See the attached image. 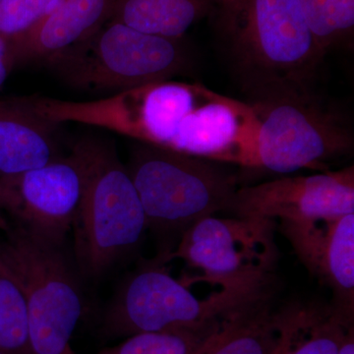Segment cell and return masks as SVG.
<instances>
[{
	"mask_svg": "<svg viewBox=\"0 0 354 354\" xmlns=\"http://www.w3.org/2000/svg\"><path fill=\"white\" fill-rule=\"evenodd\" d=\"M55 122L104 128L174 152L253 169L259 121L247 102L197 83L165 80L94 101L44 97Z\"/></svg>",
	"mask_w": 354,
	"mask_h": 354,
	"instance_id": "cell-1",
	"label": "cell"
},
{
	"mask_svg": "<svg viewBox=\"0 0 354 354\" xmlns=\"http://www.w3.org/2000/svg\"><path fill=\"white\" fill-rule=\"evenodd\" d=\"M225 19L248 101L315 90L327 53L297 0H241Z\"/></svg>",
	"mask_w": 354,
	"mask_h": 354,
	"instance_id": "cell-2",
	"label": "cell"
},
{
	"mask_svg": "<svg viewBox=\"0 0 354 354\" xmlns=\"http://www.w3.org/2000/svg\"><path fill=\"white\" fill-rule=\"evenodd\" d=\"M78 144L86 181L72 227L74 249L83 274L99 278L138 245L148 225L127 165L113 147L92 138Z\"/></svg>",
	"mask_w": 354,
	"mask_h": 354,
	"instance_id": "cell-3",
	"label": "cell"
},
{
	"mask_svg": "<svg viewBox=\"0 0 354 354\" xmlns=\"http://www.w3.org/2000/svg\"><path fill=\"white\" fill-rule=\"evenodd\" d=\"M218 164L148 144L137 146L127 167L148 228L178 242L198 221L230 213L236 178Z\"/></svg>",
	"mask_w": 354,
	"mask_h": 354,
	"instance_id": "cell-4",
	"label": "cell"
},
{
	"mask_svg": "<svg viewBox=\"0 0 354 354\" xmlns=\"http://www.w3.org/2000/svg\"><path fill=\"white\" fill-rule=\"evenodd\" d=\"M271 297L270 286H253L221 288L201 299L158 262L140 268L123 281L104 313L102 327L104 334L115 337L206 329Z\"/></svg>",
	"mask_w": 354,
	"mask_h": 354,
	"instance_id": "cell-5",
	"label": "cell"
},
{
	"mask_svg": "<svg viewBox=\"0 0 354 354\" xmlns=\"http://www.w3.org/2000/svg\"><path fill=\"white\" fill-rule=\"evenodd\" d=\"M259 121L253 169L292 174L327 171L330 162L351 155V116L316 90L247 101Z\"/></svg>",
	"mask_w": 354,
	"mask_h": 354,
	"instance_id": "cell-6",
	"label": "cell"
},
{
	"mask_svg": "<svg viewBox=\"0 0 354 354\" xmlns=\"http://www.w3.org/2000/svg\"><path fill=\"white\" fill-rule=\"evenodd\" d=\"M188 64L180 39L147 34L109 20L87 39L44 64L70 87L109 95L171 80Z\"/></svg>",
	"mask_w": 354,
	"mask_h": 354,
	"instance_id": "cell-7",
	"label": "cell"
},
{
	"mask_svg": "<svg viewBox=\"0 0 354 354\" xmlns=\"http://www.w3.org/2000/svg\"><path fill=\"white\" fill-rule=\"evenodd\" d=\"M0 244V263L19 283L27 304L32 354H76L70 341L84 314V297L62 247L19 228Z\"/></svg>",
	"mask_w": 354,
	"mask_h": 354,
	"instance_id": "cell-8",
	"label": "cell"
},
{
	"mask_svg": "<svg viewBox=\"0 0 354 354\" xmlns=\"http://www.w3.org/2000/svg\"><path fill=\"white\" fill-rule=\"evenodd\" d=\"M274 225L262 218L207 216L187 228L160 260H183L200 272L196 281L221 288L272 285L279 256Z\"/></svg>",
	"mask_w": 354,
	"mask_h": 354,
	"instance_id": "cell-9",
	"label": "cell"
},
{
	"mask_svg": "<svg viewBox=\"0 0 354 354\" xmlns=\"http://www.w3.org/2000/svg\"><path fill=\"white\" fill-rule=\"evenodd\" d=\"M85 181V160L76 143L69 155L18 176L0 178L2 209L19 230L62 247L80 208Z\"/></svg>",
	"mask_w": 354,
	"mask_h": 354,
	"instance_id": "cell-10",
	"label": "cell"
},
{
	"mask_svg": "<svg viewBox=\"0 0 354 354\" xmlns=\"http://www.w3.org/2000/svg\"><path fill=\"white\" fill-rule=\"evenodd\" d=\"M230 213L237 218L295 221L354 213V167L239 188Z\"/></svg>",
	"mask_w": 354,
	"mask_h": 354,
	"instance_id": "cell-11",
	"label": "cell"
},
{
	"mask_svg": "<svg viewBox=\"0 0 354 354\" xmlns=\"http://www.w3.org/2000/svg\"><path fill=\"white\" fill-rule=\"evenodd\" d=\"M297 257L334 295L333 306L353 319L354 213L330 220L279 221Z\"/></svg>",
	"mask_w": 354,
	"mask_h": 354,
	"instance_id": "cell-12",
	"label": "cell"
},
{
	"mask_svg": "<svg viewBox=\"0 0 354 354\" xmlns=\"http://www.w3.org/2000/svg\"><path fill=\"white\" fill-rule=\"evenodd\" d=\"M60 123L35 108L31 97L0 99V178L18 176L62 157Z\"/></svg>",
	"mask_w": 354,
	"mask_h": 354,
	"instance_id": "cell-13",
	"label": "cell"
},
{
	"mask_svg": "<svg viewBox=\"0 0 354 354\" xmlns=\"http://www.w3.org/2000/svg\"><path fill=\"white\" fill-rule=\"evenodd\" d=\"M114 0H64L30 31L14 39L17 64H46L111 20Z\"/></svg>",
	"mask_w": 354,
	"mask_h": 354,
	"instance_id": "cell-14",
	"label": "cell"
},
{
	"mask_svg": "<svg viewBox=\"0 0 354 354\" xmlns=\"http://www.w3.org/2000/svg\"><path fill=\"white\" fill-rule=\"evenodd\" d=\"M353 319L330 305L293 302L276 310L272 354H337Z\"/></svg>",
	"mask_w": 354,
	"mask_h": 354,
	"instance_id": "cell-15",
	"label": "cell"
},
{
	"mask_svg": "<svg viewBox=\"0 0 354 354\" xmlns=\"http://www.w3.org/2000/svg\"><path fill=\"white\" fill-rule=\"evenodd\" d=\"M208 11V0H114L111 20L165 38L181 39Z\"/></svg>",
	"mask_w": 354,
	"mask_h": 354,
	"instance_id": "cell-16",
	"label": "cell"
},
{
	"mask_svg": "<svg viewBox=\"0 0 354 354\" xmlns=\"http://www.w3.org/2000/svg\"><path fill=\"white\" fill-rule=\"evenodd\" d=\"M271 300H263L228 317L197 354H272L277 309Z\"/></svg>",
	"mask_w": 354,
	"mask_h": 354,
	"instance_id": "cell-17",
	"label": "cell"
},
{
	"mask_svg": "<svg viewBox=\"0 0 354 354\" xmlns=\"http://www.w3.org/2000/svg\"><path fill=\"white\" fill-rule=\"evenodd\" d=\"M312 34L326 53L353 37L354 0H297Z\"/></svg>",
	"mask_w": 354,
	"mask_h": 354,
	"instance_id": "cell-18",
	"label": "cell"
},
{
	"mask_svg": "<svg viewBox=\"0 0 354 354\" xmlns=\"http://www.w3.org/2000/svg\"><path fill=\"white\" fill-rule=\"evenodd\" d=\"M0 351L32 354L27 304L19 283L0 263Z\"/></svg>",
	"mask_w": 354,
	"mask_h": 354,
	"instance_id": "cell-19",
	"label": "cell"
},
{
	"mask_svg": "<svg viewBox=\"0 0 354 354\" xmlns=\"http://www.w3.org/2000/svg\"><path fill=\"white\" fill-rule=\"evenodd\" d=\"M221 324L201 330L141 333L127 337L99 354H197Z\"/></svg>",
	"mask_w": 354,
	"mask_h": 354,
	"instance_id": "cell-20",
	"label": "cell"
},
{
	"mask_svg": "<svg viewBox=\"0 0 354 354\" xmlns=\"http://www.w3.org/2000/svg\"><path fill=\"white\" fill-rule=\"evenodd\" d=\"M64 0H0V36L19 38Z\"/></svg>",
	"mask_w": 354,
	"mask_h": 354,
	"instance_id": "cell-21",
	"label": "cell"
},
{
	"mask_svg": "<svg viewBox=\"0 0 354 354\" xmlns=\"http://www.w3.org/2000/svg\"><path fill=\"white\" fill-rule=\"evenodd\" d=\"M17 65L12 39L0 36V90Z\"/></svg>",
	"mask_w": 354,
	"mask_h": 354,
	"instance_id": "cell-22",
	"label": "cell"
},
{
	"mask_svg": "<svg viewBox=\"0 0 354 354\" xmlns=\"http://www.w3.org/2000/svg\"><path fill=\"white\" fill-rule=\"evenodd\" d=\"M337 354H354V325L346 330Z\"/></svg>",
	"mask_w": 354,
	"mask_h": 354,
	"instance_id": "cell-23",
	"label": "cell"
},
{
	"mask_svg": "<svg viewBox=\"0 0 354 354\" xmlns=\"http://www.w3.org/2000/svg\"><path fill=\"white\" fill-rule=\"evenodd\" d=\"M223 7L225 18L232 15L237 10L241 0H216Z\"/></svg>",
	"mask_w": 354,
	"mask_h": 354,
	"instance_id": "cell-24",
	"label": "cell"
},
{
	"mask_svg": "<svg viewBox=\"0 0 354 354\" xmlns=\"http://www.w3.org/2000/svg\"><path fill=\"white\" fill-rule=\"evenodd\" d=\"M9 225L7 223L6 216H4L3 209H2L1 206V199H0V230H6V232H8Z\"/></svg>",
	"mask_w": 354,
	"mask_h": 354,
	"instance_id": "cell-25",
	"label": "cell"
},
{
	"mask_svg": "<svg viewBox=\"0 0 354 354\" xmlns=\"http://www.w3.org/2000/svg\"><path fill=\"white\" fill-rule=\"evenodd\" d=\"M0 354H6V353H4L3 351H0Z\"/></svg>",
	"mask_w": 354,
	"mask_h": 354,
	"instance_id": "cell-26",
	"label": "cell"
}]
</instances>
